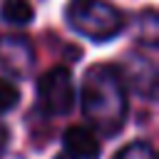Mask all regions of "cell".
Here are the masks:
<instances>
[{"mask_svg": "<svg viewBox=\"0 0 159 159\" xmlns=\"http://www.w3.org/2000/svg\"><path fill=\"white\" fill-rule=\"evenodd\" d=\"M80 104L89 124L94 127L92 132L99 137H114L122 132L127 112H129V99H127V82L119 67L114 65H94L87 70L82 80V92H80Z\"/></svg>", "mask_w": 159, "mask_h": 159, "instance_id": "1", "label": "cell"}, {"mask_svg": "<svg viewBox=\"0 0 159 159\" xmlns=\"http://www.w3.org/2000/svg\"><path fill=\"white\" fill-rule=\"evenodd\" d=\"M65 17L77 35L92 42H107L124 27L119 7H114L107 0H70Z\"/></svg>", "mask_w": 159, "mask_h": 159, "instance_id": "2", "label": "cell"}, {"mask_svg": "<svg viewBox=\"0 0 159 159\" xmlns=\"http://www.w3.org/2000/svg\"><path fill=\"white\" fill-rule=\"evenodd\" d=\"M37 97H40L42 107L50 114H67V112H72V107L77 102L72 72L67 67H62V65H55L47 72H42L40 80H37Z\"/></svg>", "mask_w": 159, "mask_h": 159, "instance_id": "3", "label": "cell"}, {"mask_svg": "<svg viewBox=\"0 0 159 159\" xmlns=\"http://www.w3.org/2000/svg\"><path fill=\"white\" fill-rule=\"evenodd\" d=\"M0 65L12 75H27L35 65V52L27 37L22 35H5L0 37Z\"/></svg>", "mask_w": 159, "mask_h": 159, "instance_id": "4", "label": "cell"}, {"mask_svg": "<svg viewBox=\"0 0 159 159\" xmlns=\"http://www.w3.org/2000/svg\"><path fill=\"white\" fill-rule=\"evenodd\" d=\"M62 144H65V154L70 159H99V154H102L99 137L89 127H82V124L67 127L62 134Z\"/></svg>", "mask_w": 159, "mask_h": 159, "instance_id": "5", "label": "cell"}, {"mask_svg": "<svg viewBox=\"0 0 159 159\" xmlns=\"http://www.w3.org/2000/svg\"><path fill=\"white\" fill-rule=\"evenodd\" d=\"M0 15L10 25H30L35 17V7L30 5V0H5Z\"/></svg>", "mask_w": 159, "mask_h": 159, "instance_id": "6", "label": "cell"}, {"mask_svg": "<svg viewBox=\"0 0 159 159\" xmlns=\"http://www.w3.org/2000/svg\"><path fill=\"white\" fill-rule=\"evenodd\" d=\"M17 102H20V87H17L12 80L0 77V114L10 112Z\"/></svg>", "mask_w": 159, "mask_h": 159, "instance_id": "7", "label": "cell"}, {"mask_svg": "<svg viewBox=\"0 0 159 159\" xmlns=\"http://www.w3.org/2000/svg\"><path fill=\"white\" fill-rule=\"evenodd\" d=\"M114 159H154V149L149 142H129L114 154Z\"/></svg>", "mask_w": 159, "mask_h": 159, "instance_id": "8", "label": "cell"}, {"mask_svg": "<svg viewBox=\"0 0 159 159\" xmlns=\"http://www.w3.org/2000/svg\"><path fill=\"white\" fill-rule=\"evenodd\" d=\"M7 144H10V129H7V124H2V122H0V157L5 154Z\"/></svg>", "mask_w": 159, "mask_h": 159, "instance_id": "9", "label": "cell"}, {"mask_svg": "<svg viewBox=\"0 0 159 159\" xmlns=\"http://www.w3.org/2000/svg\"><path fill=\"white\" fill-rule=\"evenodd\" d=\"M57 159H70V157H67V154H60V157H57Z\"/></svg>", "mask_w": 159, "mask_h": 159, "instance_id": "10", "label": "cell"}]
</instances>
